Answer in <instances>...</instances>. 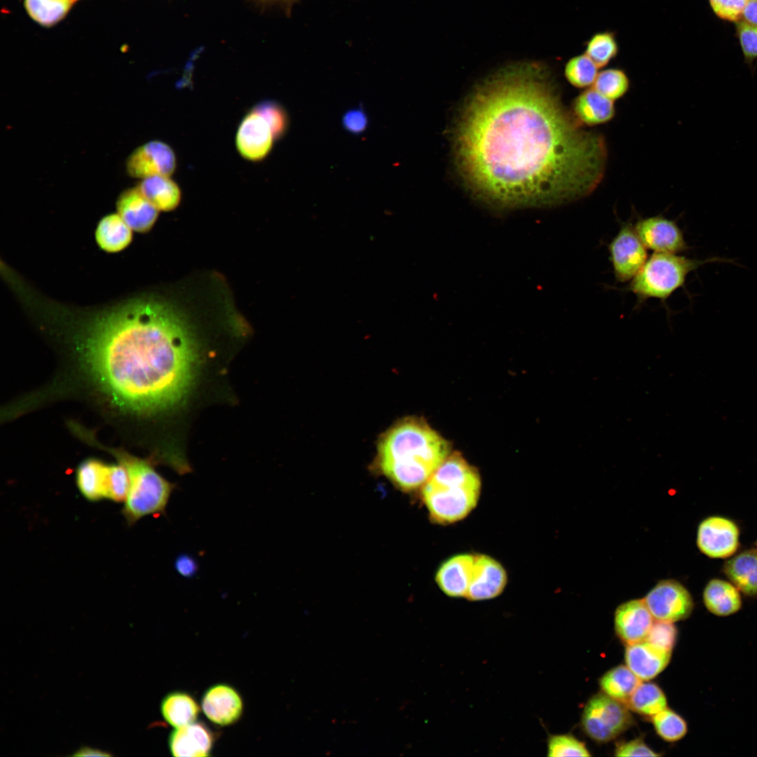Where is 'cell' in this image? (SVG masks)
<instances>
[{"label": "cell", "mask_w": 757, "mask_h": 757, "mask_svg": "<svg viewBox=\"0 0 757 757\" xmlns=\"http://www.w3.org/2000/svg\"><path fill=\"white\" fill-rule=\"evenodd\" d=\"M458 172L477 199L498 210L545 207L587 196L600 184L607 149L563 105L547 67H506L477 86L455 125Z\"/></svg>", "instance_id": "obj_1"}, {"label": "cell", "mask_w": 757, "mask_h": 757, "mask_svg": "<svg viewBox=\"0 0 757 757\" xmlns=\"http://www.w3.org/2000/svg\"><path fill=\"white\" fill-rule=\"evenodd\" d=\"M54 319L70 327L91 377L119 407L164 411L189 390L197 343L185 319L163 299L138 295L90 310L60 305Z\"/></svg>", "instance_id": "obj_2"}, {"label": "cell", "mask_w": 757, "mask_h": 757, "mask_svg": "<svg viewBox=\"0 0 757 757\" xmlns=\"http://www.w3.org/2000/svg\"><path fill=\"white\" fill-rule=\"evenodd\" d=\"M450 453L449 443L425 421L403 418L379 437L375 464L397 487L423 486Z\"/></svg>", "instance_id": "obj_3"}, {"label": "cell", "mask_w": 757, "mask_h": 757, "mask_svg": "<svg viewBox=\"0 0 757 757\" xmlns=\"http://www.w3.org/2000/svg\"><path fill=\"white\" fill-rule=\"evenodd\" d=\"M481 481L477 470L458 453L449 454L423 486L432 519L445 524L459 521L477 505Z\"/></svg>", "instance_id": "obj_4"}, {"label": "cell", "mask_w": 757, "mask_h": 757, "mask_svg": "<svg viewBox=\"0 0 757 757\" xmlns=\"http://www.w3.org/2000/svg\"><path fill=\"white\" fill-rule=\"evenodd\" d=\"M110 451L125 468L129 476V491L121 510L128 525L131 526L146 516L164 513L175 484L146 461L123 451Z\"/></svg>", "instance_id": "obj_5"}, {"label": "cell", "mask_w": 757, "mask_h": 757, "mask_svg": "<svg viewBox=\"0 0 757 757\" xmlns=\"http://www.w3.org/2000/svg\"><path fill=\"white\" fill-rule=\"evenodd\" d=\"M718 261L730 260L720 257L700 260L678 254L654 252L631 280L628 290L636 296L640 304L650 299L665 302L674 292L685 285L690 273L707 263Z\"/></svg>", "instance_id": "obj_6"}, {"label": "cell", "mask_w": 757, "mask_h": 757, "mask_svg": "<svg viewBox=\"0 0 757 757\" xmlns=\"http://www.w3.org/2000/svg\"><path fill=\"white\" fill-rule=\"evenodd\" d=\"M627 706L603 693L592 696L581 717L583 731L592 739L608 742L628 729L633 718Z\"/></svg>", "instance_id": "obj_7"}, {"label": "cell", "mask_w": 757, "mask_h": 757, "mask_svg": "<svg viewBox=\"0 0 757 757\" xmlns=\"http://www.w3.org/2000/svg\"><path fill=\"white\" fill-rule=\"evenodd\" d=\"M608 250L615 278L619 282L632 280L648 259L647 249L629 221L621 224Z\"/></svg>", "instance_id": "obj_8"}, {"label": "cell", "mask_w": 757, "mask_h": 757, "mask_svg": "<svg viewBox=\"0 0 757 757\" xmlns=\"http://www.w3.org/2000/svg\"><path fill=\"white\" fill-rule=\"evenodd\" d=\"M643 601L655 620L674 623L688 618L694 609L690 593L672 579L659 581Z\"/></svg>", "instance_id": "obj_9"}, {"label": "cell", "mask_w": 757, "mask_h": 757, "mask_svg": "<svg viewBox=\"0 0 757 757\" xmlns=\"http://www.w3.org/2000/svg\"><path fill=\"white\" fill-rule=\"evenodd\" d=\"M127 174L142 179L151 176L170 177L177 168L173 149L160 140H151L132 151L125 161Z\"/></svg>", "instance_id": "obj_10"}, {"label": "cell", "mask_w": 757, "mask_h": 757, "mask_svg": "<svg viewBox=\"0 0 757 757\" xmlns=\"http://www.w3.org/2000/svg\"><path fill=\"white\" fill-rule=\"evenodd\" d=\"M633 225L643 245L653 252L678 254L689 249L674 220L655 215L640 218Z\"/></svg>", "instance_id": "obj_11"}, {"label": "cell", "mask_w": 757, "mask_h": 757, "mask_svg": "<svg viewBox=\"0 0 757 757\" xmlns=\"http://www.w3.org/2000/svg\"><path fill=\"white\" fill-rule=\"evenodd\" d=\"M739 531L732 520L712 516L699 525L697 545L700 550L711 558H726L739 547Z\"/></svg>", "instance_id": "obj_12"}, {"label": "cell", "mask_w": 757, "mask_h": 757, "mask_svg": "<svg viewBox=\"0 0 757 757\" xmlns=\"http://www.w3.org/2000/svg\"><path fill=\"white\" fill-rule=\"evenodd\" d=\"M275 138L266 121L251 110L241 121L236 135V145L242 157L259 161L271 151Z\"/></svg>", "instance_id": "obj_13"}, {"label": "cell", "mask_w": 757, "mask_h": 757, "mask_svg": "<svg viewBox=\"0 0 757 757\" xmlns=\"http://www.w3.org/2000/svg\"><path fill=\"white\" fill-rule=\"evenodd\" d=\"M201 708L205 716L213 723L227 726L236 723L243 712V701L239 693L231 686L217 683L203 693Z\"/></svg>", "instance_id": "obj_14"}, {"label": "cell", "mask_w": 757, "mask_h": 757, "mask_svg": "<svg viewBox=\"0 0 757 757\" xmlns=\"http://www.w3.org/2000/svg\"><path fill=\"white\" fill-rule=\"evenodd\" d=\"M655 620L643 599H632L616 608L615 630L619 639L627 646L644 640Z\"/></svg>", "instance_id": "obj_15"}, {"label": "cell", "mask_w": 757, "mask_h": 757, "mask_svg": "<svg viewBox=\"0 0 757 757\" xmlns=\"http://www.w3.org/2000/svg\"><path fill=\"white\" fill-rule=\"evenodd\" d=\"M214 734L203 722H193L175 728L168 737V747L176 757L208 756L212 751Z\"/></svg>", "instance_id": "obj_16"}, {"label": "cell", "mask_w": 757, "mask_h": 757, "mask_svg": "<svg viewBox=\"0 0 757 757\" xmlns=\"http://www.w3.org/2000/svg\"><path fill=\"white\" fill-rule=\"evenodd\" d=\"M507 575L503 567L486 555H475L473 575L466 599L482 601L495 598L504 589Z\"/></svg>", "instance_id": "obj_17"}, {"label": "cell", "mask_w": 757, "mask_h": 757, "mask_svg": "<svg viewBox=\"0 0 757 757\" xmlns=\"http://www.w3.org/2000/svg\"><path fill=\"white\" fill-rule=\"evenodd\" d=\"M116 207L117 213L128 226L137 233L149 231L156 223L159 212L137 186L121 191L117 198Z\"/></svg>", "instance_id": "obj_18"}, {"label": "cell", "mask_w": 757, "mask_h": 757, "mask_svg": "<svg viewBox=\"0 0 757 757\" xmlns=\"http://www.w3.org/2000/svg\"><path fill=\"white\" fill-rule=\"evenodd\" d=\"M671 651L662 649L646 640L627 645L625 653L626 665L641 681H649L668 665Z\"/></svg>", "instance_id": "obj_19"}, {"label": "cell", "mask_w": 757, "mask_h": 757, "mask_svg": "<svg viewBox=\"0 0 757 757\" xmlns=\"http://www.w3.org/2000/svg\"><path fill=\"white\" fill-rule=\"evenodd\" d=\"M475 555L463 554L451 557L437 571L436 581L443 592L451 597L466 596L472 581Z\"/></svg>", "instance_id": "obj_20"}, {"label": "cell", "mask_w": 757, "mask_h": 757, "mask_svg": "<svg viewBox=\"0 0 757 757\" xmlns=\"http://www.w3.org/2000/svg\"><path fill=\"white\" fill-rule=\"evenodd\" d=\"M572 113L582 125H596L610 121L615 116V109L613 100L591 88L575 99Z\"/></svg>", "instance_id": "obj_21"}, {"label": "cell", "mask_w": 757, "mask_h": 757, "mask_svg": "<svg viewBox=\"0 0 757 757\" xmlns=\"http://www.w3.org/2000/svg\"><path fill=\"white\" fill-rule=\"evenodd\" d=\"M723 572L748 597H757V549L744 550L725 562Z\"/></svg>", "instance_id": "obj_22"}, {"label": "cell", "mask_w": 757, "mask_h": 757, "mask_svg": "<svg viewBox=\"0 0 757 757\" xmlns=\"http://www.w3.org/2000/svg\"><path fill=\"white\" fill-rule=\"evenodd\" d=\"M702 598L707 611L718 617L734 615L742 607L738 589L733 584L720 579H712L707 584Z\"/></svg>", "instance_id": "obj_23"}, {"label": "cell", "mask_w": 757, "mask_h": 757, "mask_svg": "<svg viewBox=\"0 0 757 757\" xmlns=\"http://www.w3.org/2000/svg\"><path fill=\"white\" fill-rule=\"evenodd\" d=\"M97 246L107 253H117L128 247L132 240V230L116 213L100 219L95 231Z\"/></svg>", "instance_id": "obj_24"}, {"label": "cell", "mask_w": 757, "mask_h": 757, "mask_svg": "<svg viewBox=\"0 0 757 757\" xmlns=\"http://www.w3.org/2000/svg\"><path fill=\"white\" fill-rule=\"evenodd\" d=\"M109 464L96 458L82 461L76 473V482L83 497L90 502L106 499Z\"/></svg>", "instance_id": "obj_25"}, {"label": "cell", "mask_w": 757, "mask_h": 757, "mask_svg": "<svg viewBox=\"0 0 757 757\" xmlns=\"http://www.w3.org/2000/svg\"><path fill=\"white\" fill-rule=\"evenodd\" d=\"M136 186L159 211H171L180 203V189L170 177L156 175L144 178Z\"/></svg>", "instance_id": "obj_26"}, {"label": "cell", "mask_w": 757, "mask_h": 757, "mask_svg": "<svg viewBox=\"0 0 757 757\" xmlns=\"http://www.w3.org/2000/svg\"><path fill=\"white\" fill-rule=\"evenodd\" d=\"M165 721L174 728L194 722L200 712L196 700L183 691H173L166 695L160 705Z\"/></svg>", "instance_id": "obj_27"}, {"label": "cell", "mask_w": 757, "mask_h": 757, "mask_svg": "<svg viewBox=\"0 0 757 757\" xmlns=\"http://www.w3.org/2000/svg\"><path fill=\"white\" fill-rule=\"evenodd\" d=\"M642 681L627 666L618 665L606 671L599 679L603 693L626 704Z\"/></svg>", "instance_id": "obj_28"}, {"label": "cell", "mask_w": 757, "mask_h": 757, "mask_svg": "<svg viewBox=\"0 0 757 757\" xmlns=\"http://www.w3.org/2000/svg\"><path fill=\"white\" fill-rule=\"evenodd\" d=\"M626 705L637 714L652 717L667 708V698L657 684L642 681L629 697Z\"/></svg>", "instance_id": "obj_29"}, {"label": "cell", "mask_w": 757, "mask_h": 757, "mask_svg": "<svg viewBox=\"0 0 757 757\" xmlns=\"http://www.w3.org/2000/svg\"><path fill=\"white\" fill-rule=\"evenodd\" d=\"M71 0H25L29 16L40 25L50 27L60 22L69 11Z\"/></svg>", "instance_id": "obj_30"}, {"label": "cell", "mask_w": 757, "mask_h": 757, "mask_svg": "<svg viewBox=\"0 0 757 757\" xmlns=\"http://www.w3.org/2000/svg\"><path fill=\"white\" fill-rule=\"evenodd\" d=\"M619 44L612 32H599L593 34L585 44V54L598 68L607 66L618 54Z\"/></svg>", "instance_id": "obj_31"}, {"label": "cell", "mask_w": 757, "mask_h": 757, "mask_svg": "<svg viewBox=\"0 0 757 757\" xmlns=\"http://www.w3.org/2000/svg\"><path fill=\"white\" fill-rule=\"evenodd\" d=\"M651 721L657 734L666 742H677L688 732L686 721L667 707L653 716Z\"/></svg>", "instance_id": "obj_32"}, {"label": "cell", "mask_w": 757, "mask_h": 757, "mask_svg": "<svg viewBox=\"0 0 757 757\" xmlns=\"http://www.w3.org/2000/svg\"><path fill=\"white\" fill-rule=\"evenodd\" d=\"M592 86L601 95L614 101L627 92L629 80L622 69L608 68L598 73Z\"/></svg>", "instance_id": "obj_33"}, {"label": "cell", "mask_w": 757, "mask_h": 757, "mask_svg": "<svg viewBox=\"0 0 757 757\" xmlns=\"http://www.w3.org/2000/svg\"><path fill=\"white\" fill-rule=\"evenodd\" d=\"M598 67L585 53L571 57L564 67V75L573 86L585 88L593 85Z\"/></svg>", "instance_id": "obj_34"}, {"label": "cell", "mask_w": 757, "mask_h": 757, "mask_svg": "<svg viewBox=\"0 0 757 757\" xmlns=\"http://www.w3.org/2000/svg\"><path fill=\"white\" fill-rule=\"evenodd\" d=\"M547 756H590L585 743L569 734L550 735L547 739Z\"/></svg>", "instance_id": "obj_35"}, {"label": "cell", "mask_w": 757, "mask_h": 757, "mask_svg": "<svg viewBox=\"0 0 757 757\" xmlns=\"http://www.w3.org/2000/svg\"><path fill=\"white\" fill-rule=\"evenodd\" d=\"M735 36L742 52L744 62L754 74L757 60V26L740 20L735 22Z\"/></svg>", "instance_id": "obj_36"}, {"label": "cell", "mask_w": 757, "mask_h": 757, "mask_svg": "<svg viewBox=\"0 0 757 757\" xmlns=\"http://www.w3.org/2000/svg\"><path fill=\"white\" fill-rule=\"evenodd\" d=\"M252 110L259 113L268 123L275 139L282 137L288 126V117L285 109L275 101H262Z\"/></svg>", "instance_id": "obj_37"}, {"label": "cell", "mask_w": 757, "mask_h": 757, "mask_svg": "<svg viewBox=\"0 0 757 757\" xmlns=\"http://www.w3.org/2000/svg\"><path fill=\"white\" fill-rule=\"evenodd\" d=\"M130 487V479L125 468L119 462L109 464L106 499L115 503L125 500Z\"/></svg>", "instance_id": "obj_38"}, {"label": "cell", "mask_w": 757, "mask_h": 757, "mask_svg": "<svg viewBox=\"0 0 757 757\" xmlns=\"http://www.w3.org/2000/svg\"><path fill=\"white\" fill-rule=\"evenodd\" d=\"M677 637L678 630L673 622L656 620L645 640L662 649L672 652Z\"/></svg>", "instance_id": "obj_39"}, {"label": "cell", "mask_w": 757, "mask_h": 757, "mask_svg": "<svg viewBox=\"0 0 757 757\" xmlns=\"http://www.w3.org/2000/svg\"><path fill=\"white\" fill-rule=\"evenodd\" d=\"M749 0H709L714 13L720 19L731 22L741 20Z\"/></svg>", "instance_id": "obj_40"}, {"label": "cell", "mask_w": 757, "mask_h": 757, "mask_svg": "<svg viewBox=\"0 0 757 757\" xmlns=\"http://www.w3.org/2000/svg\"><path fill=\"white\" fill-rule=\"evenodd\" d=\"M614 755L615 756H660L661 753L655 752L643 739L637 738L618 743L615 746Z\"/></svg>", "instance_id": "obj_41"}, {"label": "cell", "mask_w": 757, "mask_h": 757, "mask_svg": "<svg viewBox=\"0 0 757 757\" xmlns=\"http://www.w3.org/2000/svg\"><path fill=\"white\" fill-rule=\"evenodd\" d=\"M368 119L365 112L360 108L348 110L343 116V125L350 132L359 134L367 128Z\"/></svg>", "instance_id": "obj_42"}, {"label": "cell", "mask_w": 757, "mask_h": 757, "mask_svg": "<svg viewBox=\"0 0 757 757\" xmlns=\"http://www.w3.org/2000/svg\"><path fill=\"white\" fill-rule=\"evenodd\" d=\"M296 1V0H247V1L250 2L254 6L262 10L271 6L279 5L283 7L287 12H289L292 5Z\"/></svg>", "instance_id": "obj_43"}, {"label": "cell", "mask_w": 757, "mask_h": 757, "mask_svg": "<svg viewBox=\"0 0 757 757\" xmlns=\"http://www.w3.org/2000/svg\"><path fill=\"white\" fill-rule=\"evenodd\" d=\"M741 20L757 26V0H749L743 11Z\"/></svg>", "instance_id": "obj_44"}, {"label": "cell", "mask_w": 757, "mask_h": 757, "mask_svg": "<svg viewBox=\"0 0 757 757\" xmlns=\"http://www.w3.org/2000/svg\"><path fill=\"white\" fill-rule=\"evenodd\" d=\"M176 566L179 573L184 576L192 575L196 566L195 561L186 556L179 558Z\"/></svg>", "instance_id": "obj_45"}, {"label": "cell", "mask_w": 757, "mask_h": 757, "mask_svg": "<svg viewBox=\"0 0 757 757\" xmlns=\"http://www.w3.org/2000/svg\"><path fill=\"white\" fill-rule=\"evenodd\" d=\"M111 753L96 748L83 746L75 751L73 756H111Z\"/></svg>", "instance_id": "obj_46"}, {"label": "cell", "mask_w": 757, "mask_h": 757, "mask_svg": "<svg viewBox=\"0 0 757 757\" xmlns=\"http://www.w3.org/2000/svg\"><path fill=\"white\" fill-rule=\"evenodd\" d=\"M71 1L74 2V1H77V0H71Z\"/></svg>", "instance_id": "obj_47"}, {"label": "cell", "mask_w": 757, "mask_h": 757, "mask_svg": "<svg viewBox=\"0 0 757 757\" xmlns=\"http://www.w3.org/2000/svg\"><path fill=\"white\" fill-rule=\"evenodd\" d=\"M756 545H757V542H756Z\"/></svg>", "instance_id": "obj_48"}]
</instances>
